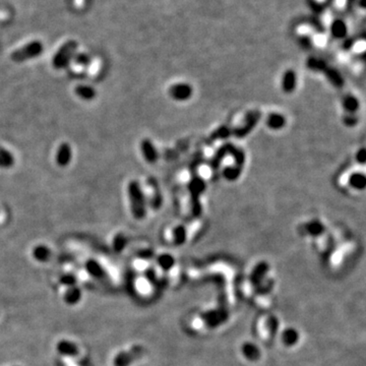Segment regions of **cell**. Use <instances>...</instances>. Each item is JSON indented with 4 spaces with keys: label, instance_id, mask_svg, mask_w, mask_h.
I'll return each instance as SVG.
<instances>
[{
    "label": "cell",
    "instance_id": "1",
    "mask_svg": "<svg viewBox=\"0 0 366 366\" xmlns=\"http://www.w3.org/2000/svg\"><path fill=\"white\" fill-rule=\"evenodd\" d=\"M127 193L130 202V210L136 219H142L146 216V199L139 183L136 180L130 181L127 186Z\"/></svg>",
    "mask_w": 366,
    "mask_h": 366
},
{
    "label": "cell",
    "instance_id": "2",
    "mask_svg": "<svg viewBox=\"0 0 366 366\" xmlns=\"http://www.w3.org/2000/svg\"><path fill=\"white\" fill-rule=\"evenodd\" d=\"M78 44L74 40L65 42L57 51L52 59V65L55 69H63L68 67L69 62L73 59Z\"/></svg>",
    "mask_w": 366,
    "mask_h": 366
},
{
    "label": "cell",
    "instance_id": "3",
    "mask_svg": "<svg viewBox=\"0 0 366 366\" xmlns=\"http://www.w3.org/2000/svg\"><path fill=\"white\" fill-rule=\"evenodd\" d=\"M44 46L40 41H32L24 46L17 49L10 55V58L15 62H23L34 59L43 53Z\"/></svg>",
    "mask_w": 366,
    "mask_h": 366
},
{
    "label": "cell",
    "instance_id": "4",
    "mask_svg": "<svg viewBox=\"0 0 366 366\" xmlns=\"http://www.w3.org/2000/svg\"><path fill=\"white\" fill-rule=\"evenodd\" d=\"M189 191L191 194L192 202V212L194 215H199L201 212V205L199 201L200 194L203 193L206 189V183L203 178L194 177L189 182Z\"/></svg>",
    "mask_w": 366,
    "mask_h": 366
},
{
    "label": "cell",
    "instance_id": "5",
    "mask_svg": "<svg viewBox=\"0 0 366 366\" xmlns=\"http://www.w3.org/2000/svg\"><path fill=\"white\" fill-rule=\"evenodd\" d=\"M259 118H260V114L256 111H252L250 113H247L245 120H244V124L237 127L235 130H233L234 136L239 138L246 137L254 128Z\"/></svg>",
    "mask_w": 366,
    "mask_h": 366
},
{
    "label": "cell",
    "instance_id": "6",
    "mask_svg": "<svg viewBox=\"0 0 366 366\" xmlns=\"http://www.w3.org/2000/svg\"><path fill=\"white\" fill-rule=\"evenodd\" d=\"M193 94L192 87L188 84H175L169 89V95L173 100L183 102L190 99Z\"/></svg>",
    "mask_w": 366,
    "mask_h": 366
},
{
    "label": "cell",
    "instance_id": "7",
    "mask_svg": "<svg viewBox=\"0 0 366 366\" xmlns=\"http://www.w3.org/2000/svg\"><path fill=\"white\" fill-rule=\"evenodd\" d=\"M56 352L63 358H73L80 354V349L74 342L61 340L56 344Z\"/></svg>",
    "mask_w": 366,
    "mask_h": 366
},
{
    "label": "cell",
    "instance_id": "8",
    "mask_svg": "<svg viewBox=\"0 0 366 366\" xmlns=\"http://www.w3.org/2000/svg\"><path fill=\"white\" fill-rule=\"evenodd\" d=\"M72 158V151L69 143L62 142L56 152V163L59 167H67Z\"/></svg>",
    "mask_w": 366,
    "mask_h": 366
},
{
    "label": "cell",
    "instance_id": "9",
    "mask_svg": "<svg viewBox=\"0 0 366 366\" xmlns=\"http://www.w3.org/2000/svg\"><path fill=\"white\" fill-rule=\"evenodd\" d=\"M297 86V75L296 72L292 69L286 70L283 73L282 81H281V87L284 93L286 94H291L295 91Z\"/></svg>",
    "mask_w": 366,
    "mask_h": 366
},
{
    "label": "cell",
    "instance_id": "10",
    "mask_svg": "<svg viewBox=\"0 0 366 366\" xmlns=\"http://www.w3.org/2000/svg\"><path fill=\"white\" fill-rule=\"evenodd\" d=\"M140 150L145 160L151 164H154L158 160V152L155 148L154 143L149 139L145 138L140 143Z\"/></svg>",
    "mask_w": 366,
    "mask_h": 366
},
{
    "label": "cell",
    "instance_id": "11",
    "mask_svg": "<svg viewBox=\"0 0 366 366\" xmlns=\"http://www.w3.org/2000/svg\"><path fill=\"white\" fill-rule=\"evenodd\" d=\"M349 186L357 191L366 189V174L363 172H353L348 178Z\"/></svg>",
    "mask_w": 366,
    "mask_h": 366
},
{
    "label": "cell",
    "instance_id": "12",
    "mask_svg": "<svg viewBox=\"0 0 366 366\" xmlns=\"http://www.w3.org/2000/svg\"><path fill=\"white\" fill-rule=\"evenodd\" d=\"M82 295H83L82 290L78 288L76 285L70 286V287H68L67 290L64 291L63 300H64V302L68 303L69 305H75L76 303L81 301Z\"/></svg>",
    "mask_w": 366,
    "mask_h": 366
},
{
    "label": "cell",
    "instance_id": "13",
    "mask_svg": "<svg viewBox=\"0 0 366 366\" xmlns=\"http://www.w3.org/2000/svg\"><path fill=\"white\" fill-rule=\"evenodd\" d=\"M330 32L333 38L337 39V40H340V39L345 38L348 33L347 24L343 20L337 19L332 23L330 27Z\"/></svg>",
    "mask_w": 366,
    "mask_h": 366
},
{
    "label": "cell",
    "instance_id": "14",
    "mask_svg": "<svg viewBox=\"0 0 366 366\" xmlns=\"http://www.w3.org/2000/svg\"><path fill=\"white\" fill-rule=\"evenodd\" d=\"M266 124L271 129L280 130L286 125V118L280 113H271L267 117Z\"/></svg>",
    "mask_w": 366,
    "mask_h": 366
},
{
    "label": "cell",
    "instance_id": "15",
    "mask_svg": "<svg viewBox=\"0 0 366 366\" xmlns=\"http://www.w3.org/2000/svg\"><path fill=\"white\" fill-rule=\"evenodd\" d=\"M75 95L85 101H92L96 97V91L93 87L87 85H78L74 89Z\"/></svg>",
    "mask_w": 366,
    "mask_h": 366
},
{
    "label": "cell",
    "instance_id": "16",
    "mask_svg": "<svg viewBox=\"0 0 366 366\" xmlns=\"http://www.w3.org/2000/svg\"><path fill=\"white\" fill-rule=\"evenodd\" d=\"M51 250L46 245H37L33 250V256L37 261L46 263L51 257Z\"/></svg>",
    "mask_w": 366,
    "mask_h": 366
},
{
    "label": "cell",
    "instance_id": "17",
    "mask_svg": "<svg viewBox=\"0 0 366 366\" xmlns=\"http://www.w3.org/2000/svg\"><path fill=\"white\" fill-rule=\"evenodd\" d=\"M342 103H343V108L349 115L355 114L357 110H359L360 103H359V100L355 96H352V95L346 96L343 99Z\"/></svg>",
    "mask_w": 366,
    "mask_h": 366
},
{
    "label": "cell",
    "instance_id": "18",
    "mask_svg": "<svg viewBox=\"0 0 366 366\" xmlns=\"http://www.w3.org/2000/svg\"><path fill=\"white\" fill-rule=\"evenodd\" d=\"M15 165V157L8 150L0 147V168L8 169Z\"/></svg>",
    "mask_w": 366,
    "mask_h": 366
},
{
    "label": "cell",
    "instance_id": "19",
    "mask_svg": "<svg viewBox=\"0 0 366 366\" xmlns=\"http://www.w3.org/2000/svg\"><path fill=\"white\" fill-rule=\"evenodd\" d=\"M242 168L239 166H226L223 169V176L228 181H235L239 178L241 175Z\"/></svg>",
    "mask_w": 366,
    "mask_h": 366
},
{
    "label": "cell",
    "instance_id": "20",
    "mask_svg": "<svg viewBox=\"0 0 366 366\" xmlns=\"http://www.w3.org/2000/svg\"><path fill=\"white\" fill-rule=\"evenodd\" d=\"M86 269L88 273L94 277H99L102 273V268L94 259H89L86 264Z\"/></svg>",
    "mask_w": 366,
    "mask_h": 366
},
{
    "label": "cell",
    "instance_id": "21",
    "mask_svg": "<svg viewBox=\"0 0 366 366\" xmlns=\"http://www.w3.org/2000/svg\"><path fill=\"white\" fill-rule=\"evenodd\" d=\"M127 240L126 237L123 234H117L116 236L113 239V247L116 252H120L123 251L124 247L126 246Z\"/></svg>",
    "mask_w": 366,
    "mask_h": 366
},
{
    "label": "cell",
    "instance_id": "22",
    "mask_svg": "<svg viewBox=\"0 0 366 366\" xmlns=\"http://www.w3.org/2000/svg\"><path fill=\"white\" fill-rule=\"evenodd\" d=\"M73 61L75 64L80 65V67H89L91 64V57L86 53H75L73 56Z\"/></svg>",
    "mask_w": 366,
    "mask_h": 366
},
{
    "label": "cell",
    "instance_id": "23",
    "mask_svg": "<svg viewBox=\"0 0 366 366\" xmlns=\"http://www.w3.org/2000/svg\"><path fill=\"white\" fill-rule=\"evenodd\" d=\"M307 230L312 234H319L322 231V225L319 221H312L307 224Z\"/></svg>",
    "mask_w": 366,
    "mask_h": 366
},
{
    "label": "cell",
    "instance_id": "24",
    "mask_svg": "<svg viewBox=\"0 0 366 366\" xmlns=\"http://www.w3.org/2000/svg\"><path fill=\"white\" fill-rule=\"evenodd\" d=\"M231 134V130L228 128V127H225V126H222L220 128H218L215 134H214V137L216 139H219V138H225L227 137H229Z\"/></svg>",
    "mask_w": 366,
    "mask_h": 366
},
{
    "label": "cell",
    "instance_id": "25",
    "mask_svg": "<svg viewBox=\"0 0 366 366\" xmlns=\"http://www.w3.org/2000/svg\"><path fill=\"white\" fill-rule=\"evenodd\" d=\"M355 160L359 165H366V148H361L356 152Z\"/></svg>",
    "mask_w": 366,
    "mask_h": 366
},
{
    "label": "cell",
    "instance_id": "26",
    "mask_svg": "<svg viewBox=\"0 0 366 366\" xmlns=\"http://www.w3.org/2000/svg\"><path fill=\"white\" fill-rule=\"evenodd\" d=\"M60 282H61V284H63V286H67V287L76 285L75 277L72 276V274H64V276L61 277Z\"/></svg>",
    "mask_w": 366,
    "mask_h": 366
},
{
    "label": "cell",
    "instance_id": "27",
    "mask_svg": "<svg viewBox=\"0 0 366 366\" xmlns=\"http://www.w3.org/2000/svg\"><path fill=\"white\" fill-rule=\"evenodd\" d=\"M308 5L310 6V8L316 12V14L320 15L321 14V12L323 11V6L321 3L318 2V0H309L308 1Z\"/></svg>",
    "mask_w": 366,
    "mask_h": 366
},
{
    "label": "cell",
    "instance_id": "28",
    "mask_svg": "<svg viewBox=\"0 0 366 366\" xmlns=\"http://www.w3.org/2000/svg\"><path fill=\"white\" fill-rule=\"evenodd\" d=\"M174 235H175V238H176L177 241L182 242L183 240L185 239V229H184V227H182V226L176 227V229L174 231Z\"/></svg>",
    "mask_w": 366,
    "mask_h": 366
},
{
    "label": "cell",
    "instance_id": "29",
    "mask_svg": "<svg viewBox=\"0 0 366 366\" xmlns=\"http://www.w3.org/2000/svg\"><path fill=\"white\" fill-rule=\"evenodd\" d=\"M298 41H299V44H300V45H301L302 47H305V48H308V47H310V45H311V40H310V38L307 37V36H301V37H299Z\"/></svg>",
    "mask_w": 366,
    "mask_h": 366
},
{
    "label": "cell",
    "instance_id": "30",
    "mask_svg": "<svg viewBox=\"0 0 366 366\" xmlns=\"http://www.w3.org/2000/svg\"><path fill=\"white\" fill-rule=\"evenodd\" d=\"M358 4L361 8L366 9V0H358Z\"/></svg>",
    "mask_w": 366,
    "mask_h": 366
}]
</instances>
